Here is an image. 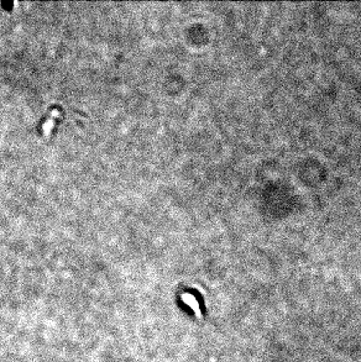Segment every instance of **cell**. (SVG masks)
Returning <instances> with one entry per match:
<instances>
[{
    "label": "cell",
    "mask_w": 361,
    "mask_h": 362,
    "mask_svg": "<svg viewBox=\"0 0 361 362\" xmlns=\"http://www.w3.org/2000/svg\"><path fill=\"white\" fill-rule=\"evenodd\" d=\"M58 116H60V111L58 110H53L52 116H51V118L43 124V132H45V135H50V131L52 130V127L55 125V118H58Z\"/></svg>",
    "instance_id": "1"
}]
</instances>
